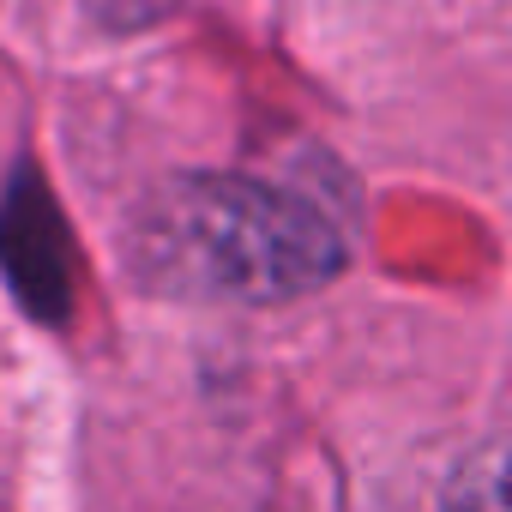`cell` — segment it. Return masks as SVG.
I'll list each match as a JSON object with an SVG mask.
<instances>
[{
    "label": "cell",
    "mask_w": 512,
    "mask_h": 512,
    "mask_svg": "<svg viewBox=\"0 0 512 512\" xmlns=\"http://www.w3.org/2000/svg\"><path fill=\"white\" fill-rule=\"evenodd\" d=\"M133 247L157 284L229 302H290L344 272L338 223L247 175L163 181L133 223Z\"/></svg>",
    "instance_id": "cell-1"
},
{
    "label": "cell",
    "mask_w": 512,
    "mask_h": 512,
    "mask_svg": "<svg viewBox=\"0 0 512 512\" xmlns=\"http://www.w3.org/2000/svg\"><path fill=\"white\" fill-rule=\"evenodd\" d=\"M500 446L488 440L464 470H458V482H452V500H446V512H506V482H500Z\"/></svg>",
    "instance_id": "cell-2"
}]
</instances>
